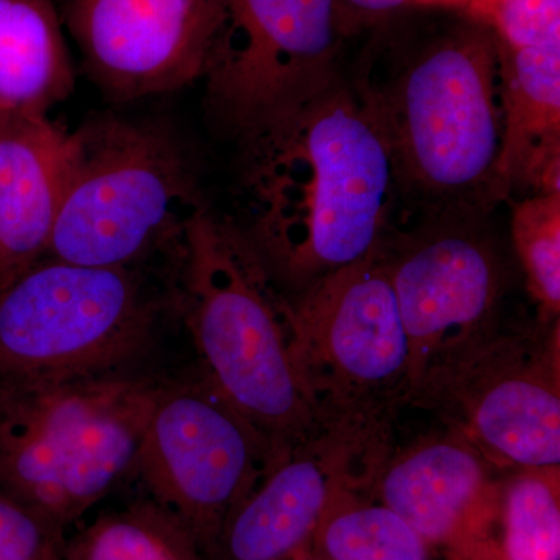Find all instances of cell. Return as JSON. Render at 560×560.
Returning a JSON list of instances; mask_svg holds the SVG:
<instances>
[{
	"instance_id": "2",
	"label": "cell",
	"mask_w": 560,
	"mask_h": 560,
	"mask_svg": "<svg viewBox=\"0 0 560 560\" xmlns=\"http://www.w3.org/2000/svg\"><path fill=\"white\" fill-rule=\"evenodd\" d=\"M382 121L404 206L425 219H485L504 201L503 80L495 36L458 24L383 72L355 77Z\"/></svg>"
},
{
	"instance_id": "24",
	"label": "cell",
	"mask_w": 560,
	"mask_h": 560,
	"mask_svg": "<svg viewBox=\"0 0 560 560\" xmlns=\"http://www.w3.org/2000/svg\"><path fill=\"white\" fill-rule=\"evenodd\" d=\"M346 9L360 14H388L404 9H416V0H341Z\"/></svg>"
},
{
	"instance_id": "13",
	"label": "cell",
	"mask_w": 560,
	"mask_h": 560,
	"mask_svg": "<svg viewBox=\"0 0 560 560\" xmlns=\"http://www.w3.org/2000/svg\"><path fill=\"white\" fill-rule=\"evenodd\" d=\"M389 444L390 433L330 427L283 452L221 530V559L289 558Z\"/></svg>"
},
{
	"instance_id": "15",
	"label": "cell",
	"mask_w": 560,
	"mask_h": 560,
	"mask_svg": "<svg viewBox=\"0 0 560 560\" xmlns=\"http://www.w3.org/2000/svg\"><path fill=\"white\" fill-rule=\"evenodd\" d=\"M455 431L433 434L393 453L386 448L372 471L371 488L423 540L451 539L495 490V471Z\"/></svg>"
},
{
	"instance_id": "12",
	"label": "cell",
	"mask_w": 560,
	"mask_h": 560,
	"mask_svg": "<svg viewBox=\"0 0 560 560\" xmlns=\"http://www.w3.org/2000/svg\"><path fill=\"white\" fill-rule=\"evenodd\" d=\"M224 0H62L88 79L132 102L202 79Z\"/></svg>"
},
{
	"instance_id": "16",
	"label": "cell",
	"mask_w": 560,
	"mask_h": 560,
	"mask_svg": "<svg viewBox=\"0 0 560 560\" xmlns=\"http://www.w3.org/2000/svg\"><path fill=\"white\" fill-rule=\"evenodd\" d=\"M497 47L504 101L499 171L504 201L515 191L560 194V39Z\"/></svg>"
},
{
	"instance_id": "8",
	"label": "cell",
	"mask_w": 560,
	"mask_h": 560,
	"mask_svg": "<svg viewBox=\"0 0 560 560\" xmlns=\"http://www.w3.org/2000/svg\"><path fill=\"white\" fill-rule=\"evenodd\" d=\"M341 0H224L202 79L210 124L238 142L342 77Z\"/></svg>"
},
{
	"instance_id": "23",
	"label": "cell",
	"mask_w": 560,
	"mask_h": 560,
	"mask_svg": "<svg viewBox=\"0 0 560 560\" xmlns=\"http://www.w3.org/2000/svg\"><path fill=\"white\" fill-rule=\"evenodd\" d=\"M0 560H66V533L0 492Z\"/></svg>"
},
{
	"instance_id": "20",
	"label": "cell",
	"mask_w": 560,
	"mask_h": 560,
	"mask_svg": "<svg viewBox=\"0 0 560 560\" xmlns=\"http://www.w3.org/2000/svg\"><path fill=\"white\" fill-rule=\"evenodd\" d=\"M512 243L537 320L558 323L560 315V194L530 195L514 202Z\"/></svg>"
},
{
	"instance_id": "4",
	"label": "cell",
	"mask_w": 560,
	"mask_h": 560,
	"mask_svg": "<svg viewBox=\"0 0 560 560\" xmlns=\"http://www.w3.org/2000/svg\"><path fill=\"white\" fill-rule=\"evenodd\" d=\"M161 378L140 370L0 381V492L66 533L135 470Z\"/></svg>"
},
{
	"instance_id": "11",
	"label": "cell",
	"mask_w": 560,
	"mask_h": 560,
	"mask_svg": "<svg viewBox=\"0 0 560 560\" xmlns=\"http://www.w3.org/2000/svg\"><path fill=\"white\" fill-rule=\"evenodd\" d=\"M381 249L410 342L412 394L500 326L506 265L482 219L470 217L425 219L390 232Z\"/></svg>"
},
{
	"instance_id": "1",
	"label": "cell",
	"mask_w": 560,
	"mask_h": 560,
	"mask_svg": "<svg viewBox=\"0 0 560 560\" xmlns=\"http://www.w3.org/2000/svg\"><path fill=\"white\" fill-rule=\"evenodd\" d=\"M241 231L291 298L370 256L404 206L382 121L355 77L242 142Z\"/></svg>"
},
{
	"instance_id": "9",
	"label": "cell",
	"mask_w": 560,
	"mask_h": 560,
	"mask_svg": "<svg viewBox=\"0 0 560 560\" xmlns=\"http://www.w3.org/2000/svg\"><path fill=\"white\" fill-rule=\"evenodd\" d=\"M559 329L500 324L431 372L408 405L440 416L497 469L560 467Z\"/></svg>"
},
{
	"instance_id": "14",
	"label": "cell",
	"mask_w": 560,
	"mask_h": 560,
	"mask_svg": "<svg viewBox=\"0 0 560 560\" xmlns=\"http://www.w3.org/2000/svg\"><path fill=\"white\" fill-rule=\"evenodd\" d=\"M69 156L70 132L47 114L0 110V291L46 257Z\"/></svg>"
},
{
	"instance_id": "21",
	"label": "cell",
	"mask_w": 560,
	"mask_h": 560,
	"mask_svg": "<svg viewBox=\"0 0 560 560\" xmlns=\"http://www.w3.org/2000/svg\"><path fill=\"white\" fill-rule=\"evenodd\" d=\"M340 495L334 501L337 512L323 529V547L330 560L429 559L427 541L382 500L342 506Z\"/></svg>"
},
{
	"instance_id": "6",
	"label": "cell",
	"mask_w": 560,
	"mask_h": 560,
	"mask_svg": "<svg viewBox=\"0 0 560 560\" xmlns=\"http://www.w3.org/2000/svg\"><path fill=\"white\" fill-rule=\"evenodd\" d=\"M293 304L298 366L324 425L390 433L410 400L411 360L381 246Z\"/></svg>"
},
{
	"instance_id": "19",
	"label": "cell",
	"mask_w": 560,
	"mask_h": 560,
	"mask_svg": "<svg viewBox=\"0 0 560 560\" xmlns=\"http://www.w3.org/2000/svg\"><path fill=\"white\" fill-rule=\"evenodd\" d=\"M559 467L517 469L503 488L508 560H560Z\"/></svg>"
},
{
	"instance_id": "3",
	"label": "cell",
	"mask_w": 560,
	"mask_h": 560,
	"mask_svg": "<svg viewBox=\"0 0 560 560\" xmlns=\"http://www.w3.org/2000/svg\"><path fill=\"white\" fill-rule=\"evenodd\" d=\"M167 261L168 302L217 388L280 452L326 430L298 366L293 298L241 228L206 206Z\"/></svg>"
},
{
	"instance_id": "22",
	"label": "cell",
	"mask_w": 560,
	"mask_h": 560,
	"mask_svg": "<svg viewBox=\"0 0 560 560\" xmlns=\"http://www.w3.org/2000/svg\"><path fill=\"white\" fill-rule=\"evenodd\" d=\"M416 9L455 11L485 25L504 47L560 39V0H416Z\"/></svg>"
},
{
	"instance_id": "18",
	"label": "cell",
	"mask_w": 560,
	"mask_h": 560,
	"mask_svg": "<svg viewBox=\"0 0 560 560\" xmlns=\"http://www.w3.org/2000/svg\"><path fill=\"white\" fill-rule=\"evenodd\" d=\"M201 550L189 528L151 499L98 515L66 539V560H202Z\"/></svg>"
},
{
	"instance_id": "7",
	"label": "cell",
	"mask_w": 560,
	"mask_h": 560,
	"mask_svg": "<svg viewBox=\"0 0 560 560\" xmlns=\"http://www.w3.org/2000/svg\"><path fill=\"white\" fill-rule=\"evenodd\" d=\"M161 307L140 268L47 257L0 291V381L139 370Z\"/></svg>"
},
{
	"instance_id": "10",
	"label": "cell",
	"mask_w": 560,
	"mask_h": 560,
	"mask_svg": "<svg viewBox=\"0 0 560 560\" xmlns=\"http://www.w3.org/2000/svg\"><path fill=\"white\" fill-rule=\"evenodd\" d=\"M282 453L201 371L161 382L132 474L208 548Z\"/></svg>"
},
{
	"instance_id": "5",
	"label": "cell",
	"mask_w": 560,
	"mask_h": 560,
	"mask_svg": "<svg viewBox=\"0 0 560 560\" xmlns=\"http://www.w3.org/2000/svg\"><path fill=\"white\" fill-rule=\"evenodd\" d=\"M206 208L178 138L149 121L98 117L70 132L68 178L44 259L140 268L167 259Z\"/></svg>"
},
{
	"instance_id": "17",
	"label": "cell",
	"mask_w": 560,
	"mask_h": 560,
	"mask_svg": "<svg viewBox=\"0 0 560 560\" xmlns=\"http://www.w3.org/2000/svg\"><path fill=\"white\" fill-rule=\"evenodd\" d=\"M73 86L75 69L54 0H0V110L47 114Z\"/></svg>"
}]
</instances>
